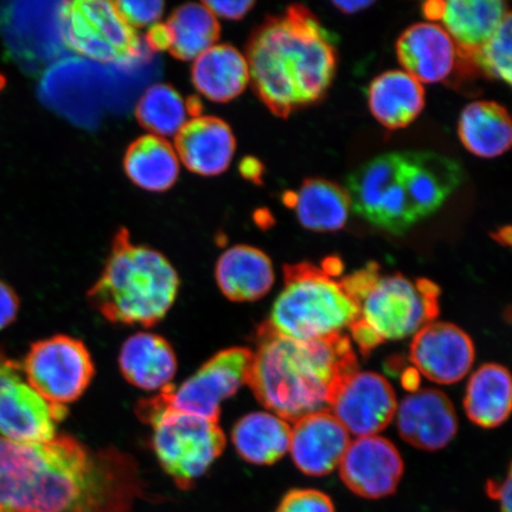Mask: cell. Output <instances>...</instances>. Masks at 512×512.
<instances>
[{"instance_id": "d6a6232c", "label": "cell", "mask_w": 512, "mask_h": 512, "mask_svg": "<svg viewBox=\"0 0 512 512\" xmlns=\"http://www.w3.org/2000/svg\"><path fill=\"white\" fill-rule=\"evenodd\" d=\"M511 31L512 17L510 12L503 23L499 25L495 34L469 60L464 62L462 66L464 72L471 74L478 70L484 76H488L492 80L504 81L510 86L512 76Z\"/></svg>"}, {"instance_id": "ba28073f", "label": "cell", "mask_w": 512, "mask_h": 512, "mask_svg": "<svg viewBox=\"0 0 512 512\" xmlns=\"http://www.w3.org/2000/svg\"><path fill=\"white\" fill-rule=\"evenodd\" d=\"M63 34L68 50L95 63H130L143 54L136 30L112 2L64 3Z\"/></svg>"}, {"instance_id": "5b68a950", "label": "cell", "mask_w": 512, "mask_h": 512, "mask_svg": "<svg viewBox=\"0 0 512 512\" xmlns=\"http://www.w3.org/2000/svg\"><path fill=\"white\" fill-rule=\"evenodd\" d=\"M178 288V274L164 255L121 234L87 298L111 323L151 328L174 305Z\"/></svg>"}, {"instance_id": "7a4b0ae2", "label": "cell", "mask_w": 512, "mask_h": 512, "mask_svg": "<svg viewBox=\"0 0 512 512\" xmlns=\"http://www.w3.org/2000/svg\"><path fill=\"white\" fill-rule=\"evenodd\" d=\"M246 59L256 93L283 118L322 99L337 68L334 38L303 5L256 32Z\"/></svg>"}, {"instance_id": "ac0fdd59", "label": "cell", "mask_w": 512, "mask_h": 512, "mask_svg": "<svg viewBox=\"0 0 512 512\" xmlns=\"http://www.w3.org/2000/svg\"><path fill=\"white\" fill-rule=\"evenodd\" d=\"M398 431L409 445L420 450L438 451L458 432V416L453 403L440 390H415L398 407Z\"/></svg>"}, {"instance_id": "ffe728a7", "label": "cell", "mask_w": 512, "mask_h": 512, "mask_svg": "<svg viewBox=\"0 0 512 512\" xmlns=\"http://www.w3.org/2000/svg\"><path fill=\"white\" fill-rule=\"evenodd\" d=\"M405 72L422 83L446 81L460 63L459 51L439 24L418 23L409 27L396 44Z\"/></svg>"}, {"instance_id": "30bf717a", "label": "cell", "mask_w": 512, "mask_h": 512, "mask_svg": "<svg viewBox=\"0 0 512 512\" xmlns=\"http://www.w3.org/2000/svg\"><path fill=\"white\" fill-rule=\"evenodd\" d=\"M22 368L30 386L44 400L64 407L86 392L95 374L86 345L64 335L32 344Z\"/></svg>"}, {"instance_id": "5bb4252c", "label": "cell", "mask_w": 512, "mask_h": 512, "mask_svg": "<svg viewBox=\"0 0 512 512\" xmlns=\"http://www.w3.org/2000/svg\"><path fill=\"white\" fill-rule=\"evenodd\" d=\"M329 412L349 434L358 438L376 435L398 412V401L390 383L373 371H355L338 388Z\"/></svg>"}, {"instance_id": "8d00e7d4", "label": "cell", "mask_w": 512, "mask_h": 512, "mask_svg": "<svg viewBox=\"0 0 512 512\" xmlns=\"http://www.w3.org/2000/svg\"><path fill=\"white\" fill-rule=\"evenodd\" d=\"M19 311V299L14 288L0 280V331L15 322Z\"/></svg>"}, {"instance_id": "bcb514c9", "label": "cell", "mask_w": 512, "mask_h": 512, "mask_svg": "<svg viewBox=\"0 0 512 512\" xmlns=\"http://www.w3.org/2000/svg\"><path fill=\"white\" fill-rule=\"evenodd\" d=\"M4 86V80L2 78V76H0V88H2Z\"/></svg>"}, {"instance_id": "9c48e42d", "label": "cell", "mask_w": 512, "mask_h": 512, "mask_svg": "<svg viewBox=\"0 0 512 512\" xmlns=\"http://www.w3.org/2000/svg\"><path fill=\"white\" fill-rule=\"evenodd\" d=\"M440 290L427 279L380 277L361 304L360 318L381 341L415 335L439 315Z\"/></svg>"}, {"instance_id": "83f0119b", "label": "cell", "mask_w": 512, "mask_h": 512, "mask_svg": "<svg viewBox=\"0 0 512 512\" xmlns=\"http://www.w3.org/2000/svg\"><path fill=\"white\" fill-rule=\"evenodd\" d=\"M290 424L272 413L243 416L235 425L232 440L239 456L253 465H272L290 450Z\"/></svg>"}, {"instance_id": "7bdbcfd3", "label": "cell", "mask_w": 512, "mask_h": 512, "mask_svg": "<svg viewBox=\"0 0 512 512\" xmlns=\"http://www.w3.org/2000/svg\"><path fill=\"white\" fill-rule=\"evenodd\" d=\"M403 386H405L409 390H414L418 388L419 384V373L415 369L407 370L405 375L402 377Z\"/></svg>"}, {"instance_id": "f546056e", "label": "cell", "mask_w": 512, "mask_h": 512, "mask_svg": "<svg viewBox=\"0 0 512 512\" xmlns=\"http://www.w3.org/2000/svg\"><path fill=\"white\" fill-rule=\"evenodd\" d=\"M181 170L174 145L169 140L156 136H145L134 142L127 150L125 171L139 188L160 192L174 185Z\"/></svg>"}, {"instance_id": "f1b7e54d", "label": "cell", "mask_w": 512, "mask_h": 512, "mask_svg": "<svg viewBox=\"0 0 512 512\" xmlns=\"http://www.w3.org/2000/svg\"><path fill=\"white\" fill-rule=\"evenodd\" d=\"M291 206L302 226L313 232H336L347 224L351 209L347 190L325 179H307Z\"/></svg>"}, {"instance_id": "74e56055", "label": "cell", "mask_w": 512, "mask_h": 512, "mask_svg": "<svg viewBox=\"0 0 512 512\" xmlns=\"http://www.w3.org/2000/svg\"><path fill=\"white\" fill-rule=\"evenodd\" d=\"M213 12L216 18L240 19L247 14L254 6L251 0H229V2H208L204 3Z\"/></svg>"}, {"instance_id": "ab89813d", "label": "cell", "mask_w": 512, "mask_h": 512, "mask_svg": "<svg viewBox=\"0 0 512 512\" xmlns=\"http://www.w3.org/2000/svg\"><path fill=\"white\" fill-rule=\"evenodd\" d=\"M486 492L488 495L495 499V501L501 502L502 512H511V472L509 471L507 479L504 482H496V480H490L486 485Z\"/></svg>"}, {"instance_id": "4fadbf2b", "label": "cell", "mask_w": 512, "mask_h": 512, "mask_svg": "<svg viewBox=\"0 0 512 512\" xmlns=\"http://www.w3.org/2000/svg\"><path fill=\"white\" fill-rule=\"evenodd\" d=\"M67 413V407L44 400L30 386L22 363L0 348V438L19 443L51 440Z\"/></svg>"}, {"instance_id": "44dd1931", "label": "cell", "mask_w": 512, "mask_h": 512, "mask_svg": "<svg viewBox=\"0 0 512 512\" xmlns=\"http://www.w3.org/2000/svg\"><path fill=\"white\" fill-rule=\"evenodd\" d=\"M235 138L224 121L192 118L176 137L175 149L185 168L202 176H216L229 168L235 153Z\"/></svg>"}, {"instance_id": "9a60e30c", "label": "cell", "mask_w": 512, "mask_h": 512, "mask_svg": "<svg viewBox=\"0 0 512 512\" xmlns=\"http://www.w3.org/2000/svg\"><path fill=\"white\" fill-rule=\"evenodd\" d=\"M405 470L398 448L386 438L369 435L351 441L339 473L355 495L379 499L394 494Z\"/></svg>"}, {"instance_id": "484cf974", "label": "cell", "mask_w": 512, "mask_h": 512, "mask_svg": "<svg viewBox=\"0 0 512 512\" xmlns=\"http://www.w3.org/2000/svg\"><path fill=\"white\" fill-rule=\"evenodd\" d=\"M458 134L467 151L482 158L508 152L512 143L509 113L497 102L476 101L460 114Z\"/></svg>"}, {"instance_id": "d6986e66", "label": "cell", "mask_w": 512, "mask_h": 512, "mask_svg": "<svg viewBox=\"0 0 512 512\" xmlns=\"http://www.w3.org/2000/svg\"><path fill=\"white\" fill-rule=\"evenodd\" d=\"M350 443L349 432L334 415L317 412L294 422L288 451L305 475L322 477L337 469Z\"/></svg>"}, {"instance_id": "e0dca14e", "label": "cell", "mask_w": 512, "mask_h": 512, "mask_svg": "<svg viewBox=\"0 0 512 512\" xmlns=\"http://www.w3.org/2000/svg\"><path fill=\"white\" fill-rule=\"evenodd\" d=\"M422 12L430 21L441 22V27L458 48L462 66L510 14L507 4L499 0L428 2Z\"/></svg>"}, {"instance_id": "4dcf8cb0", "label": "cell", "mask_w": 512, "mask_h": 512, "mask_svg": "<svg viewBox=\"0 0 512 512\" xmlns=\"http://www.w3.org/2000/svg\"><path fill=\"white\" fill-rule=\"evenodd\" d=\"M170 49L179 59L195 61L214 47L219 37V22L206 4H187L175 11L166 24Z\"/></svg>"}, {"instance_id": "e575fe53", "label": "cell", "mask_w": 512, "mask_h": 512, "mask_svg": "<svg viewBox=\"0 0 512 512\" xmlns=\"http://www.w3.org/2000/svg\"><path fill=\"white\" fill-rule=\"evenodd\" d=\"M115 6L126 23L134 30L155 27L164 14V3L158 0H146V2L123 0L115 3Z\"/></svg>"}, {"instance_id": "4316f807", "label": "cell", "mask_w": 512, "mask_h": 512, "mask_svg": "<svg viewBox=\"0 0 512 512\" xmlns=\"http://www.w3.org/2000/svg\"><path fill=\"white\" fill-rule=\"evenodd\" d=\"M511 402V376L501 364H484L467 383L464 408L473 424L484 428L503 425L509 418Z\"/></svg>"}, {"instance_id": "836d02e7", "label": "cell", "mask_w": 512, "mask_h": 512, "mask_svg": "<svg viewBox=\"0 0 512 512\" xmlns=\"http://www.w3.org/2000/svg\"><path fill=\"white\" fill-rule=\"evenodd\" d=\"M275 512H336L332 499L322 491L296 489L281 499Z\"/></svg>"}, {"instance_id": "7c38bea8", "label": "cell", "mask_w": 512, "mask_h": 512, "mask_svg": "<svg viewBox=\"0 0 512 512\" xmlns=\"http://www.w3.org/2000/svg\"><path fill=\"white\" fill-rule=\"evenodd\" d=\"M63 9L64 3L0 5V35L10 59L28 72H36L67 50Z\"/></svg>"}, {"instance_id": "7402d4cb", "label": "cell", "mask_w": 512, "mask_h": 512, "mask_svg": "<svg viewBox=\"0 0 512 512\" xmlns=\"http://www.w3.org/2000/svg\"><path fill=\"white\" fill-rule=\"evenodd\" d=\"M121 374L134 387L162 390L177 373V357L162 336L139 332L127 339L119 355Z\"/></svg>"}, {"instance_id": "d590c367", "label": "cell", "mask_w": 512, "mask_h": 512, "mask_svg": "<svg viewBox=\"0 0 512 512\" xmlns=\"http://www.w3.org/2000/svg\"><path fill=\"white\" fill-rule=\"evenodd\" d=\"M381 277L379 266L370 264L364 270L358 271L349 277L344 278L341 284L344 291L355 300L358 304H362L364 298L370 292L376 281Z\"/></svg>"}, {"instance_id": "b9f144b4", "label": "cell", "mask_w": 512, "mask_h": 512, "mask_svg": "<svg viewBox=\"0 0 512 512\" xmlns=\"http://www.w3.org/2000/svg\"><path fill=\"white\" fill-rule=\"evenodd\" d=\"M374 2H368V0H351V2H334V5L339 11L344 12V14H356V12H360L364 9L370 8Z\"/></svg>"}, {"instance_id": "f35d334b", "label": "cell", "mask_w": 512, "mask_h": 512, "mask_svg": "<svg viewBox=\"0 0 512 512\" xmlns=\"http://www.w3.org/2000/svg\"><path fill=\"white\" fill-rule=\"evenodd\" d=\"M349 328L352 338H354V341L364 354H367V352H370L382 343L381 338L361 318H358Z\"/></svg>"}, {"instance_id": "52a82bcc", "label": "cell", "mask_w": 512, "mask_h": 512, "mask_svg": "<svg viewBox=\"0 0 512 512\" xmlns=\"http://www.w3.org/2000/svg\"><path fill=\"white\" fill-rule=\"evenodd\" d=\"M137 414L152 426V447L160 466L183 490L206 475L226 447L220 422L176 411L155 398L140 402Z\"/></svg>"}, {"instance_id": "8992f818", "label": "cell", "mask_w": 512, "mask_h": 512, "mask_svg": "<svg viewBox=\"0 0 512 512\" xmlns=\"http://www.w3.org/2000/svg\"><path fill=\"white\" fill-rule=\"evenodd\" d=\"M285 287L266 323L275 334L296 341H316L341 334L361 316L341 284L311 264L284 267Z\"/></svg>"}, {"instance_id": "60d3db41", "label": "cell", "mask_w": 512, "mask_h": 512, "mask_svg": "<svg viewBox=\"0 0 512 512\" xmlns=\"http://www.w3.org/2000/svg\"><path fill=\"white\" fill-rule=\"evenodd\" d=\"M147 43H149V47L152 49L170 48V35L166 25L157 24L155 27L150 28Z\"/></svg>"}, {"instance_id": "6da1fadb", "label": "cell", "mask_w": 512, "mask_h": 512, "mask_svg": "<svg viewBox=\"0 0 512 512\" xmlns=\"http://www.w3.org/2000/svg\"><path fill=\"white\" fill-rule=\"evenodd\" d=\"M144 494L136 460L118 448L0 438V512H132Z\"/></svg>"}, {"instance_id": "8fae6325", "label": "cell", "mask_w": 512, "mask_h": 512, "mask_svg": "<svg viewBox=\"0 0 512 512\" xmlns=\"http://www.w3.org/2000/svg\"><path fill=\"white\" fill-rule=\"evenodd\" d=\"M253 352L235 347L217 352L196 374L183 382L160 390V405L198 418L220 422L221 403L247 384Z\"/></svg>"}, {"instance_id": "ee69618b", "label": "cell", "mask_w": 512, "mask_h": 512, "mask_svg": "<svg viewBox=\"0 0 512 512\" xmlns=\"http://www.w3.org/2000/svg\"><path fill=\"white\" fill-rule=\"evenodd\" d=\"M494 239L501 243V245L510 246L511 245V228L505 227L499 230L498 233L494 234Z\"/></svg>"}, {"instance_id": "f6af8a7d", "label": "cell", "mask_w": 512, "mask_h": 512, "mask_svg": "<svg viewBox=\"0 0 512 512\" xmlns=\"http://www.w3.org/2000/svg\"><path fill=\"white\" fill-rule=\"evenodd\" d=\"M242 171L243 174H245L247 177L255 178L260 174V170L258 169V163L254 162V160L252 162V168H248V166H246V168L242 169Z\"/></svg>"}, {"instance_id": "3957f363", "label": "cell", "mask_w": 512, "mask_h": 512, "mask_svg": "<svg viewBox=\"0 0 512 512\" xmlns=\"http://www.w3.org/2000/svg\"><path fill=\"white\" fill-rule=\"evenodd\" d=\"M259 338L247 384L262 406L287 422L329 411L338 388L357 371L350 338L342 334L303 342L264 324Z\"/></svg>"}, {"instance_id": "277c9868", "label": "cell", "mask_w": 512, "mask_h": 512, "mask_svg": "<svg viewBox=\"0 0 512 512\" xmlns=\"http://www.w3.org/2000/svg\"><path fill=\"white\" fill-rule=\"evenodd\" d=\"M464 182L462 166L435 152H392L352 172L351 208L374 226L403 234L444 206Z\"/></svg>"}, {"instance_id": "1f68e13d", "label": "cell", "mask_w": 512, "mask_h": 512, "mask_svg": "<svg viewBox=\"0 0 512 512\" xmlns=\"http://www.w3.org/2000/svg\"><path fill=\"white\" fill-rule=\"evenodd\" d=\"M137 117L151 136L168 140L177 137L192 119L191 105L175 88L153 85L146 88L137 104Z\"/></svg>"}, {"instance_id": "d4e9b609", "label": "cell", "mask_w": 512, "mask_h": 512, "mask_svg": "<svg viewBox=\"0 0 512 512\" xmlns=\"http://www.w3.org/2000/svg\"><path fill=\"white\" fill-rule=\"evenodd\" d=\"M249 67L245 55L226 44H215L198 56L192 66V82L198 93L214 102H227L245 91Z\"/></svg>"}, {"instance_id": "cb8c5ba5", "label": "cell", "mask_w": 512, "mask_h": 512, "mask_svg": "<svg viewBox=\"0 0 512 512\" xmlns=\"http://www.w3.org/2000/svg\"><path fill=\"white\" fill-rule=\"evenodd\" d=\"M368 101L371 114L389 130L407 127L424 110L425 89L405 70H390L370 83Z\"/></svg>"}, {"instance_id": "2e32d148", "label": "cell", "mask_w": 512, "mask_h": 512, "mask_svg": "<svg viewBox=\"0 0 512 512\" xmlns=\"http://www.w3.org/2000/svg\"><path fill=\"white\" fill-rule=\"evenodd\" d=\"M472 339L457 325L432 322L414 335L411 360L418 373L439 384L463 380L475 362Z\"/></svg>"}, {"instance_id": "603a6c76", "label": "cell", "mask_w": 512, "mask_h": 512, "mask_svg": "<svg viewBox=\"0 0 512 512\" xmlns=\"http://www.w3.org/2000/svg\"><path fill=\"white\" fill-rule=\"evenodd\" d=\"M221 292L232 302H255L274 284L272 261L251 246H235L221 255L216 265Z\"/></svg>"}]
</instances>
